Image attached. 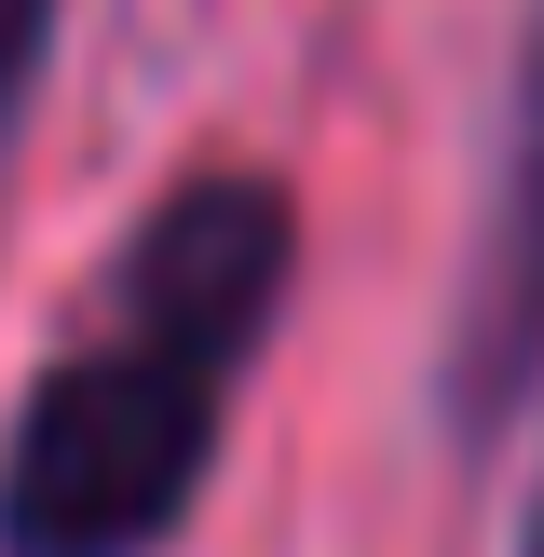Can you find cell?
Segmentation results:
<instances>
[{"mask_svg":"<svg viewBox=\"0 0 544 557\" xmlns=\"http://www.w3.org/2000/svg\"><path fill=\"white\" fill-rule=\"evenodd\" d=\"M299 286V190L259 163L177 177L109 272L82 326L27 368L0 422V557H163L205 517L232 395L272 354Z\"/></svg>","mask_w":544,"mask_h":557,"instance_id":"cell-1","label":"cell"},{"mask_svg":"<svg viewBox=\"0 0 544 557\" xmlns=\"http://www.w3.org/2000/svg\"><path fill=\"white\" fill-rule=\"evenodd\" d=\"M531 395H544V0H531V41H517L504 177H490V218H477V272H462V313H449L435 408H449V435L477 449V435H504Z\"/></svg>","mask_w":544,"mask_h":557,"instance_id":"cell-2","label":"cell"},{"mask_svg":"<svg viewBox=\"0 0 544 557\" xmlns=\"http://www.w3.org/2000/svg\"><path fill=\"white\" fill-rule=\"evenodd\" d=\"M54 27H69V0H0V177H14V136H27V109H41Z\"/></svg>","mask_w":544,"mask_h":557,"instance_id":"cell-3","label":"cell"},{"mask_svg":"<svg viewBox=\"0 0 544 557\" xmlns=\"http://www.w3.org/2000/svg\"><path fill=\"white\" fill-rule=\"evenodd\" d=\"M517 557H544V476H531V504H517Z\"/></svg>","mask_w":544,"mask_h":557,"instance_id":"cell-4","label":"cell"}]
</instances>
